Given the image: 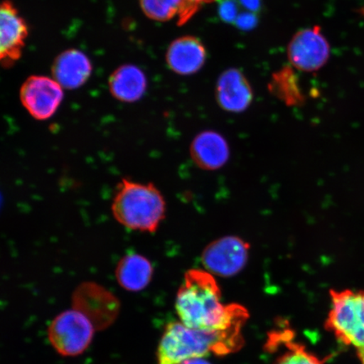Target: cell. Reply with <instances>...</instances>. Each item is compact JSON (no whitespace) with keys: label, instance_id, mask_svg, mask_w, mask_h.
<instances>
[{"label":"cell","instance_id":"3957f363","mask_svg":"<svg viewBox=\"0 0 364 364\" xmlns=\"http://www.w3.org/2000/svg\"><path fill=\"white\" fill-rule=\"evenodd\" d=\"M111 210L118 224L126 229L153 234L166 217V204L153 183L122 178L117 186Z\"/></svg>","mask_w":364,"mask_h":364},{"label":"cell","instance_id":"d6986e66","mask_svg":"<svg viewBox=\"0 0 364 364\" xmlns=\"http://www.w3.org/2000/svg\"><path fill=\"white\" fill-rule=\"evenodd\" d=\"M140 7L150 20L168 21L180 19L186 6L185 0H139Z\"/></svg>","mask_w":364,"mask_h":364},{"label":"cell","instance_id":"8992f818","mask_svg":"<svg viewBox=\"0 0 364 364\" xmlns=\"http://www.w3.org/2000/svg\"><path fill=\"white\" fill-rule=\"evenodd\" d=\"M73 306L89 318L97 330L107 329L115 322L120 302L110 291L98 284H81L73 295Z\"/></svg>","mask_w":364,"mask_h":364},{"label":"cell","instance_id":"ac0fdd59","mask_svg":"<svg viewBox=\"0 0 364 364\" xmlns=\"http://www.w3.org/2000/svg\"><path fill=\"white\" fill-rule=\"evenodd\" d=\"M269 89L272 94L289 106L297 105L303 101L296 77L290 68H283L273 75Z\"/></svg>","mask_w":364,"mask_h":364},{"label":"cell","instance_id":"7a4b0ae2","mask_svg":"<svg viewBox=\"0 0 364 364\" xmlns=\"http://www.w3.org/2000/svg\"><path fill=\"white\" fill-rule=\"evenodd\" d=\"M176 311L182 324L194 329L220 328L250 316L240 304H225L215 277L201 269H190L176 294Z\"/></svg>","mask_w":364,"mask_h":364},{"label":"cell","instance_id":"cb8c5ba5","mask_svg":"<svg viewBox=\"0 0 364 364\" xmlns=\"http://www.w3.org/2000/svg\"><path fill=\"white\" fill-rule=\"evenodd\" d=\"M180 364H211V363H209L208 361L204 360L203 358H193V359H188V360L182 362Z\"/></svg>","mask_w":364,"mask_h":364},{"label":"cell","instance_id":"9c48e42d","mask_svg":"<svg viewBox=\"0 0 364 364\" xmlns=\"http://www.w3.org/2000/svg\"><path fill=\"white\" fill-rule=\"evenodd\" d=\"M330 55L328 41L317 26L298 31L288 47L291 65L304 72L321 70L328 62Z\"/></svg>","mask_w":364,"mask_h":364},{"label":"cell","instance_id":"30bf717a","mask_svg":"<svg viewBox=\"0 0 364 364\" xmlns=\"http://www.w3.org/2000/svg\"><path fill=\"white\" fill-rule=\"evenodd\" d=\"M28 34V26L13 3H0V63L10 65L19 60Z\"/></svg>","mask_w":364,"mask_h":364},{"label":"cell","instance_id":"ffe728a7","mask_svg":"<svg viewBox=\"0 0 364 364\" xmlns=\"http://www.w3.org/2000/svg\"><path fill=\"white\" fill-rule=\"evenodd\" d=\"M240 7L238 0H218V16L227 24L235 25V21L240 13Z\"/></svg>","mask_w":364,"mask_h":364},{"label":"cell","instance_id":"5b68a950","mask_svg":"<svg viewBox=\"0 0 364 364\" xmlns=\"http://www.w3.org/2000/svg\"><path fill=\"white\" fill-rule=\"evenodd\" d=\"M95 330L84 314L73 308L53 318L48 326V340L61 356L77 357L89 348Z\"/></svg>","mask_w":364,"mask_h":364},{"label":"cell","instance_id":"5bb4252c","mask_svg":"<svg viewBox=\"0 0 364 364\" xmlns=\"http://www.w3.org/2000/svg\"><path fill=\"white\" fill-rule=\"evenodd\" d=\"M92 72V65L85 53L70 49L58 55L52 68L53 78L63 89L75 90L87 81Z\"/></svg>","mask_w":364,"mask_h":364},{"label":"cell","instance_id":"7402d4cb","mask_svg":"<svg viewBox=\"0 0 364 364\" xmlns=\"http://www.w3.org/2000/svg\"><path fill=\"white\" fill-rule=\"evenodd\" d=\"M258 22L257 14L245 11L240 13L235 26L242 31H250L257 26Z\"/></svg>","mask_w":364,"mask_h":364},{"label":"cell","instance_id":"9a60e30c","mask_svg":"<svg viewBox=\"0 0 364 364\" xmlns=\"http://www.w3.org/2000/svg\"><path fill=\"white\" fill-rule=\"evenodd\" d=\"M153 274L151 262L136 253L127 254L121 258L115 270L118 284L129 292H139L146 289L152 280Z\"/></svg>","mask_w":364,"mask_h":364},{"label":"cell","instance_id":"603a6c76","mask_svg":"<svg viewBox=\"0 0 364 364\" xmlns=\"http://www.w3.org/2000/svg\"><path fill=\"white\" fill-rule=\"evenodd\" d=\"M240 6L243 8L245 11L255 14L261 12L262 8V0H238Z\"/></svg>","mask_w":364,"mask_h":364},{"label":"cell","instance_id":"2e32d148","mask_svg":"<svg viewBox=\"0 0 364 364\" xmlns=\"http://www.w3.org/2000/svg\"><path fill=\"white\" fill-rule=\"evenodd\" d=\"M146 89V76L135 65H127L118 68L109 79V90L112 97L121 102L139 101Z\"/></svg>","mask_w":364,"mask_h":364},{"label":"cell","instance_id":"4fadbf2b","mask_svg":"<svg viewBox=\"0 0 364 364\" xmlns=\"http://www.w3.org/2000/svg\"><path fill=\"white\" fill-rule=\"evenodd\" d=\"M166 58L168 67L176 74L191 75L203 67L207 51L198 38L185 36L173 41L168 48Z\"/></svg>","mask_w":364,"mask_h":364},{"label":"cell","instance_id":"ba28073f","mask_svg":"<svg viewBox=\"0 0 364 364\" xmlns=\"http://www.w3.org/2000/svg\"><path fill=\"white\" fill-rule=\"evenodd\" d=\"M22 106L38 121L50 119L57 112L63 100V88L53 78L30 76L20 90Z\"/></svg>","mask_w":364,"mask_h":364},{"label":"cell","instance_id":"277c9868","mask_svg":"<svg viewBox=\"0 0 364 364\" xmlns=\"http://www.w3.org/2000/svg\"><path fill=\"white\" fill-rule=\"evenodd\" d=\"M331 309L325 321L326 331L356 353L364 364V290L330 291Z\"/></svg>","mask_w":364,"mask_h":364},{"label":"cell","instance_id":"8fae6325","mask_svg":"<svg viewBox=\"0 0 364 364\" xmlns=\"http://www.w3.org/2000/svg\"><path fill=\"white\" fill-rule=\"evenodd\" d=\"M215 97L223 110L240 113L252 104L253 90L242 72L237 68H229L218 79Z\"/></svg>","mask_w":364,"mask_h":364},{"label":"cell","instance_id":"52a82bcc","mask_svg":"<svg viewBox=\"0 0 364 364\" xmlns=\"http://www.w3.org/2000/svg\"><path fill=\"white\" fill-rule=\"evenodd\" d=\"M250 245L238 236L228 235L213 240L204 248L202 262L213 275L230 277L244 269L249 259Z\"/></svg>","mask_w":364,"mask_h":364},{"label":"cell","instance_id":"6da1fadb","mask_svg":"<svg viewBox=\"0 0 364 364\" xmlns=\"http://www.w3.org/2000/svg\"><path fill=\"white\" fill-rule=\"evenodd\" d=\"M250 316L220 328L194 329L179 322L169 323L158 345L157 364H180L209 355L224 357L240 351L245 341L243 327Z\"/></svg>","mask_w":364,"mask_h":364},{"label":"cell","instance_id":"7c38bea8","mask_svg":"<svg viewBox=\"0 0 364 364\" xmlns=\"http://www.w3.org/2000/svg\"><path fill=\"white\" fill-rule=\"evenodd\" d=\"M190 154L200 169L217 171L229 161L230 150L224 136L215 131L207 130L195 136L190 145Z\"/></svg>","mask_w":364,"mask_h":364},{"label":"cell","instance_id":"e0dca14e","mask_svg":"<svg viewBox=\"0 0 364 364\" xmlns=\"http://www.w3.org/2000/svg\"><path fill=\"white\" fill-rule=\"evenodd\" d=\"M277 336L286 348V351L277 357L274 364H326L334 357V354L321 357L309 352L306 346L294 341V332L289 329L277 332Z\"/></svg>","mask_w":364,"mask_h":364},{"label":"cell","instance_id":"44dd1931","mask_svg":"<svg viewBox=\"0 0 364 364\" xmlns=\"http://www.w3.org/2000/svg\"><path fill=\"white\" fill-rule=\"evenodd\" d=\"M186 6L183 14L178 20V25H184L197 13L203 4H210L215 0H185Z\"/></svg>","mask_w":364,"mask_h":364}]
</instances>
